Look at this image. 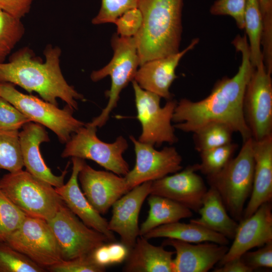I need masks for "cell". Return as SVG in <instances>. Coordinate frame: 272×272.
<instances>
[{"instance_id": "6da1fadb", "label": "cell", "mask_w": 272, "mask_h": 272, "mask_svg": "<svg viewBox=\"0 0 272 272\" xmlns=\"http://www.w3.org/2000/svg\"><path fill=\"white\" fill-rule=\"evenodd\" d=\"M232 43L241 54V63L232 78L225 77L215 83L210 95L203 99L192 101L182 99L177 102L172 118L174 128L193 132L211 122L228 125L241 135L243 142L251 138L243 111L244 94L254 67L250 58L248 40L245 35H237Z\"/></svg>"}, {"instance_id": "7a4b0ae2", "label": "cell", "mask_w": 272, "mask_h": 272, "mask_svg": "<svg viewBox=\"0 0 272 272\" xmlns=\"http://www.w3.org/2000/svg\"><path fill=\"white\" fill-rule=\"evenodd\" d=\"M43 53L44 61L36 57L28 47L17 50L8 62L0 63V82L18 85L29 93L35 92L43 100L56 106L59 98L71 108L77 110V100L84 98L67 83L62 74L60 48L49 44Z\"/></svg>"}, {"instance_id": "3957f363", "label": "cell", "mask_w": 272, "mask_h": 272, "mask_svg": "<svg viewBox=\"0 0 272 272\" xmlns=\"http://www.w3.org/2000/svg\"><path fill=\"white\" fill-rule=\"evenodd\" d=\"M183 0H139L142 27L135 36L140 66L179 51Z\"/></svg>"}, {"instance_id": "277c9868", "label": "cell", "mask_w": 272, "mask_h": 272, "mask_svg": "<svg viewBox=\"0 0 272 272\" xmlns=\"http://www.w3.org/2000/svg\"><path fill=\"white\" fill-rule=\"evenodd\" d=\"M250 138L243 142L238 154L218 173L207 177L210 187L220 194L231 217L240 221L253 186L254 161Z\"/></svg>"}, {"instance_id": "5b68a950", "label": "cell", "mask_w": 272, "mask_h": 272, "mask_svg": "<svg viewBox=\"0 0 272 272\" xmlns=\"http://www.w3.org/2000/svg\"><path fill=\"white\" fill-rule=\"evenodd\" d=\"M0 189L26 216L46 221L63 203L54 186L22 169L0 178Z\"/></svg>"}, {"instance_id": "8992f818", "label": "cell", "mask_w": 272, "mask_h": 272, "mask_svg": "<svg viewBox=\"0 0 272 272\" xmlns=\"http://www.w3.org/2000/svg\"><path fill=\"white\" fill-rule=\"evenodd\" d=\"M111 45L114 53L110 61L102 69L93 71L90 76L93 82L107 76L110 77L111 81L110 89L105 92L108 98L107 105L99 115L88 123L96 127H101L106 124L110 113L117 106L121 91L134 80L140 66L135 36L125 37L115 34L111 39Z\"/></svg>"}, {"instance_id": "52a82bcc", "label": "cell", "mask_w": 272, "mask_h": 272, "mask_svg": "<svg viewBox=\"0 0 272 272\" xmlns=\"http://www.w3.org/2000/svg\"><path fill=\"white\" fill-rule=\"evenodd\" d=\"M0 97L5 99L28 117L52 130L62 144L66 143L73 134L85 125L73 116L74 110L58 106L32 95L20 92L14 85L0 82Z\"/></svg>"}, {"instance_id": "ba28073f", "label": "cell", "mask_w": 272, "mask_h": 272, "mask_svg": "<svg viewBox=\"0 0 272 272\" xmlns=\"http://www.w3.org/2000/svg\"><path fill=\"white\" fill-rule=\"evenodd\" d=\"M96 132V127L85 123L65 143L61 157L91 160L106 170L124 176L130 170L123 157L128 147L126 140L120 135L113 143H105L98 138Z\"/></svg>"}, {"instance_id": "9c48e42d", "label": "cell", "mask_w": 272, "mask_h": 272, "mask_svg": "<svg viewBox=\"0 0 272 272\" xmlns=\"http://www.w3.org/2000/svg\"><path fill=\"white\" fill-rule=\"evenodd\" d=\"M132 84L137 112L136 118L142 127L138 140L158 146L164 143L172 144L177 142L175 128L172 124L177 102L171 99L161 107L159 96L142 89L134 80Z\"/></svg>"}, {"instance_id": "30bf717a", "label": "cell", "mask_w": 272, "mask_h": 272, "mask_svg": "<svg viewBox=\"0 0 272 272\" xmlns=\"http://www.w3.org/2000/svg\"><path fill=\"white\" fill-rule=\"evenodd\" d=\"M6 242L45 269L63 260L50 227L42 219L26 216Z\"/></svg>"}, {"instance_id": "8fae6325", "label": "cell", "mask_w": 272, "mask_h": 272, "mask_svg": "<svg viewBox=\"0 0 272 272\" xmlns=\"http://www.w3.org/2000/svg\"><path fill=\"white\" fill-rule=\"evenodd\" d=\"M47 222L63 260L89 254L98 247L110 242L104 235L85 225L64 202Z\"/></svg>"}, {"instance_id": "7c38bea8", "label": "cell", "mask_w": 272, "mask_h": 272, "mask_svg": "<svg viewBox=\"0 0 272 272\" xmlns=\"http://www.w3.org/2000/svg\"><path fill=\"white\" fill-rule=\"evenodd\" d=\"M243 111L253 140L272 134V81L263 61L254 69L247 84Z\"/></svg>"}, {"instance_id": "4fadbf2b", "label": "cell", "mask_w": 272, "mask_h": 272, "mask_svg": "<svg viewBox=\"0 0 272 272\" xmlns=\"http://www.w3.org/2000/svg\"><path fill=\"white\" fill-rule=\"evenodd\" d=\"M129 139L134 145L135 163L133 168L124 176L127 189L147 181H153L182 169V157L176 148L166 147L157 150L154 145Z\"/></svg>"}, {"instance_id": "5bb4252c", "label": "cell", "mask_w": 272, "mask_h": 272, "mask_svg": "<svg viewBox=\"0 0 272 272\" xmlns=\"http://www.w3.org/2000/svg\"><path fill=\"white\" fill-rule=\"evenodd\" d=\"M199 164L153 181L150 194L165 197L198 212L208 189L202 177L196 172Z\"/></svg>"}, {"instance_id": "9a60e30c", "label": "cell", "mask_w": 272, "mask_h": 272, "mask_svg": "<svg viewBox=\"0 0 272 272\" xmlns=\"http://www.w3.org/2000/svg\"><path fill=\"white\" fill-rule=\"evenodd\" d=\"M82 190L91 205L101 215L127 193L124 176L112 172L97 170L84 162L78 175Z\"/></svg>"}, {"instance_id": "2e32d148", "label": "cell", "mask_w": 272, "mask_h": 272, "mask_svg": "<svg viewBox=\"0 0 272 272\" xmlns=\"http://www.w3.org/2000/svg\"><path fill=\"white\" fill-rule=\"evenodd\" d=\"M152 182L147 181L134 187L112 206L108 228L119 236L120 243L128 250L140 236L139 216L143 203L150 194Z\"/></svg>"}, {"instance_id": "e0dca14e", "label": "cell", "mask_w": 272, "mask_h": 272, "mask_svg": "<svg viewBox=\"0 0 272 272\" xmlns=\"http://www.w3.org/2000/svg\"><path fill=\"white\" fill-rule=\"evenodd\" d=\"M271 211V202H267L262 204L252 215L239 221L234 241L219 262V266L241 257L253 248L272 242Z\"/></svg>"}, {"instance_id": "ac0fdd59", "label": "cell", "mask_w": 272, "mask_h": 272, "mask_svg": "<svg viewBox=\"0 0 272 272\" xmlns=\"http://www.w3.org/2000/svg\"><path fill=\"white\" fill-rule=\"evenodd\" d=\"M198 42V38L193 39L182 51L144 63L138 69L133 80L142 89L167 100L171 99L170 88L177 78L176 69L183 56Z\"/></svg>"}, {"instance_id": "d6986e66", "label": "cell", "mask_w": 272, "mask_h": 272, "mask_svg": "<svg viewBox=\"0 0 272 272\" xmlns=\"http://www.w3.org/2000/svg\"><path fill=\"white\" fill-rule=\"evenodd\" d=\"M71 176L66 184L55 189L67 208L85 225L103 234L110 242H116L114 233L108 228V221L89 203L78 182L79 173L84 160L72 157Z\"/></svg>"}, {"instance_id": "ffe728a7", "label": "cell", "mask_w": 272, "mask_h": 272, "mask_svg": "<svg viewBox=\"0 0 272 272\" xmlns=\"http://www.w3.org/2000/svg\"><path fill=\"white\" fill-rule=\"evenodd\" d=\"M22 128L19 132V137L24 167L26 171L54 187L63 185L69 165L61 175H54L45 163L40 153L41 144L50 141L44 126L30 121Z\"/></svg>"}, {"instance_id": "44dd1931", "label": "cell", "mask_w": 272, "mask_h": 272, "mask_svg": "<svg viewBox=\"0 0 272 272\" xmlns=\"http://www.w3.org/2000/svg\"><path fill=\"white\" fill-rule=\"evenodd\" d=\"M162 245L175 250L173 272H207L222 259L227 245L205 242L193 244L177 239L167 238Z\"/></svg>"}, {"instance_id": "7402d4cb", "label": "cell", "mask_w": 272, "mask_h": 272, "mask_svg": "<svg viewBox=\"0 0 272 272\" xmlns=\"http://www.w3.org/2000/svg\"><path fill=\"white\" fill-rule=\"evenodd\" d=\"M252 148L253 186L242 219L249 217L262 204L272 199V134L259 141L253 140Z\"/></svg>"}, {"instance_id": "603a6c76", "label": "cell", "mask_w": 272, "mask_h": 272, "mask_svg": "<svg viewBox=\"0 0 272 272\" xmlns=\"http://www.w3.org/2000/svg\"><path fill=\"white\" fill-rule=\"evenodd\" d=\"M164 246L151 244L148 239L139 236L128 250L122 269L124 272H173V255Z\"/></svg>"}, {"instance_id": "cb8c5ba5", "label": "cell", "mask_w": 272, "mask_h": 272, "mask_svg": "<svg viewBox=\"0 0 272 272\" xmlns=\"http://www.w3.org/2000/svg\"><path fill=\"white\" fill-rule=\"evenodd\" d=\"M198 213L200 217L191 219L190 222L233 239L238 223L229 215L220 194L214 187L207 190Z\"/></svg>"}, {"instance_id": "d4e9b609", "label": "cell", "mask_w": 272, "mask_h": 272, "mask_svg": "<svg viewBox=\"0 0 272 272\" xmlns=\"http://www.w3.org/2000/svg\"><path fill=\"white\" fill-rule=\"evenodd\" d=\"M143 236L148 240L167 238L190 243L211 242L225 245L229 243V239L221 234L190 222L189 224L178 221L162 225L151 230Z\"/></svg>"}, {"instance_id": "484cf974", "label": "cell", "mask_w": 272, "mask_h": 272, "mask_svg": "<svg viewBox=\"0 0 272 272\" xmlns=\"http://www.w3.org/2000/svg\"><path fill=\"white\" fill-rule=\"evenodd\" d=\"M148 216L140 227V236H144L159 226L179 221L192 216L191 210L168 198L149 194Z\"/></svg>"}, {"instance_id": "4316f807", "label": "cell", "mask_w": 272, "mask_h": 272, "mask_svg": "<svg viewBox=\"0 0 272 272\" xmlns=\"http://www.w3.org/2000/svg\"><path fill=\"white\" fill-rule=\"evenodd\" d=\"M244 29L248 39L250 60L255 68L263 61L261 49L263 23L258 0H247Z\"/></svg>"}, {"instance_id": "83f0119b", "label": "cell", "mask_w": 272, "mask_h": 272, "mask_svg": "<svg viewBox=\"0 0 272 272\" xmlns=\"http://www.w3.org/2000/svg\"><path fill=\"white\" fill-rule=\"evenodd\" d=\"M233 130L221 122L208 123L193 132L194 149L199 153L232 142Z\"/></svg>"}, {"instance_id": "f1b7e54d", "label": "cell", "mask_w": 272, "mask_h": 272, "mask_svg": "<svg viewBox=\"0 0 272 272\" xmlns=\"http://www.w3.org/2000/svg\"><path fill=\"white\" fill-rule=\"evenodd\" d=\"M19 132L0 129V169L14 172L23 168Z\"/></svg>"}, {"instance_id": "f546056e", "label": "cell", "mask_w": 272, "mask_h": 272, "mask_svg": "<svg viewBox=\"0 0 272 272\" xmlns=\"http://www.w3.org/2000/svg\"><path fill=\"white\" fill-rule=\"evenodd\" d=\"M24 33L21 19L0 9V63L5 61Z\"/></svg>"}, {"instance_id": "4dcf8cb0", "label": "cell", "mask_w": 272, "mask_h": 272, "mask_svg": "<svg viewBox=\"0 0 272 272\" xmlns=\"http://www.w3.org/2000/svg\"><path fill=\"white\" fill-rule=\"evenodd\" d=\"M238 148L237 144L231 142L199 153L201 162L199 171L207 177L218 173L233 157Z\"/></svg>"}, {"instance_id": "1f68e13d", "label": "cell", "mask_w": 272, "mask_h": 272, "mask_svg": "<svg viewBox=\"0 0 272 272\" xmlns=\"http://www.w3.org/2000/svg\"><path fill=\"white\" fill-rule=\"evenodd\" d=\"M45 270L6 242H0V272H44Z\"/></svg>"}, {"instance_id": "d6a6232c", "label": "cell", "mask_w": 272, "mask_h": 272, "mask_svg": "<svg viewBox=\"0 0 272 272\" xmlns=\"http://www.w3.org/2000/svg\"><path fill=\"white\" fill-rule=\"evenodd\" d=\"M26 216L0 189V242H6Z\"/></svg>"}, {"instance_id": "836d02e7", "label": "cell", "mask_w": 272, "mask_h": 272, "mask_svg": "<svg viewBox=\"0 0 272 272\" xmlns=\"http://www.w3.org/2000/svg\"><path fill=\"white\" fill-rule=\"evenodd\" d=\"M139 0H101L98 14L92 20V24L99 25L114 23L115 20L125 12L138 8Z\"/></svg>"}, {"instance_id": "e575fe53", "label": "cell", "mask_w": 272, "mask_h": 272, "mask_svg": "<svg viewBox=\"0 0 272 272\" xmlns=\"http://www.w3.org/2000/svg\"><path fill=\"white\" fill-rule=\"evenodd\" d=\"M106 266L97 263L91 253L73 259L62 260L47 268L51 272H104Z\"/></svg>"}, {"instance_id": "d590c367", "label": "cell", "mask_w": 272, "mask_h": 272, "mask_svg": "<svg viewBox=\"0 0 272 272\" xmlns=\"http://www.w3.org/2000/svg\"><path fill=\"white\" fill-rule=\"evenodd\" d=\"M247 0H216L210 9L215 16H229L234 19L240 29L244 28V14Z\"/></svg>"}, {"instance_id": "8d00e7d4", "label": "cell", "mask_w": 272, "mask_h": 272, "mask_svg": "<svg viewBox=\"0 0 272 272\" xmlns=\"http://www.w3.org/2000/svg\"><path fill=\"white\" fill-rule=\"evenodd\" d=\"M30 121L28 117L0 97V129L19 130Z\"/></svg>"}, {"instance_id": "74e56055", "label": "cell", "mask_w": 272, "mask_h": 272, "mask_svg": "<svg viewBox=\"0 0 272 272\" xmlns=\"http://www.w3.org/2000/svg\"><path fill=\"white\" fill-rule=\"evenodd\" d=\"M143 23V16L138 8L128 10L119 17L114 24L117 27V34L121 37L135 36Z\"/></svg>"}, {"instance_id": "f35d334b", "label": "cell", "mask_w": 272, "mask_h": 272, "mask_svg": "<svg viewBox=\"0 0 272 272\" xmlns=\"http://www.w3.org/2000/svg\"><path fill=\"white\" fill-rule=\"evenodd\" d=\"M244 262L253 270L257 268L272 267V242L257 250L248 251L241 256Z\"/></svg>"}, {"instance_id": "ab89813d", "label": "cell", "mask_w": 272, "mask_h": 272, "mask_svg": "<svg viewBox=\"0 0 272 272\" xmlns=\"http://www.w3.org/2000/svg\"><path fill=\"white\" fill-rule=\"evenodd\" d=\"M33 0H0V9L21 19L28 14Z\"/></svg>"}, {"instance_id": "60d3db41", "label": "cell", "mask_w": 272, "mask_h": 272, "mask_svg": "<svg viewBox=\"0 0 272 272\" xmlns=\"http://www.w3.org/2000/svg\"><path fill=\"white\" fill-rule=\"evenodd\" d=\"M263 23V33L272 34V0H258Z\"/></svg>"}, {"instance_id": "b9f144b4", "label": "cell", "mask_w": 272, "mask_h": 272, "mask_svg": "<svg viewBox=\"0 0 272 272\" xmlns=\"http://www.w3.org/2000/svg\"><path fill=\"white\" fill-rule=\"evenodd\" d=\"M253 271L244 262L241 257L228 261L213 270L214 272H251Z\"/></svg>"}, {"instance_id": "7bdbcfd3", "label": "cell", "mask_w": 272, "mask_h": 272, "mask_svg": "<svg viewBox=\"0 0 272 272\" xmlns=\"http://www.w3.org/2000/svg\"><path fill=\"white\" fill-rule=\"evenodd\" d=\"M107 247L110 263H119L125 260L128 250L122 243L110 242Z\"/></svg>"}]
</instances>
